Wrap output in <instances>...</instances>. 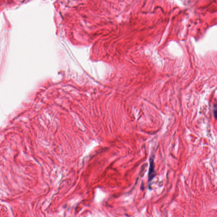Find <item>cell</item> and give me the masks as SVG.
Returning <instances> with one entry per match:
<instances>
[{
	"label": "cell",
	"mask_w": 217,
	"mask_h": 217,
	"mask_svg": "<svg viewBox=\"0 0 217 217\" xmlns=\"http://www.w3.org/2000/svg\"><path fill=\"white\" fill-rule=\"evenodd\" d=\"M149 162L150 166L148 174V181L149 182H151L155 176L156 173L155 171L154 161L153 159L150 158Z\"/></svg>",
	"instance_id": "1"
}]
</instances>
